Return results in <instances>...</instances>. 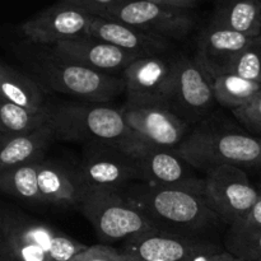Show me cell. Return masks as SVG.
I'll return each instance as SVG.
<instances>
[{
  "label": "cell",
  "mask_w": 261,
  "mask_h": 261,
  "mask_svg": "<svg viewBox=\"0 0 261 261\" xmlns=\"http://www.w3.org/2000/svg\"><path fill=\"white\" fill-rule=\"evenodd\" d=\"M122 193L155 229L166 233L209 240L206 233L223 224L200 193L142 181L132 184Z\"/></svg>",
  "instance_id": "obj_1"
},
{
  "label": "cell",
  "mask_w": 261,
  "mask_h": 261,
  "mask_svg": "<svg viewBox=\"0 0 261 261\" xmlns=\"http://www.w3.org/2000/svg\"><path fill=\"white\" fill-rule=\"evenodd\" d=\"M56 140L111 145L132 153L143 140L127 126L121 110L92 102L51 105Z\"/></svg>",
  "instance_id": "obj_2"
},
{
  "label": "cell",
  "mask_w": 261,
  "mask_h": 261,
  "mask_svg": "<svg viewBox=\"0 0 261 261\" xmlns=\"http://www.w3.org/2000/svg\"><path fill=\"white\" fill-rule=\"evenodd\" d=\"M27 61L31 70L40 79V84L79 101L107 103L125 92L122 78L65 60L56 55L53 47L41 46L38 50L31 51Z\"/></svg>",
  "instance_id": "obj_3"
},
{
  "label": "cell",
  "mask_w": 261,
  "mask_h": 261,
  "mask_svg": "<svg viewBox=\"0 0 261 261\" xmlns=\"http://www.w3.org/2000/svg\"><path fill=\"white\" fill-rule=\"evenodd\" d=\"M177 150L186 162L204 172L219 166L261 167V137L239 130L199 124Z\"/></svg>",
  "instance_id": "obj_4"
},
{
  "label": "cell",
  "mask_w": 261,
  "mask_h": 261,
  "mask_svg": "<svg viewBox=\"0 0 261 261\" xmlns=\"http://www.w3.org/2000/svg\"><path fill=\"white\" fill-rule=\"evenodd\" d=\"M78 209L88 219L97 236L107 242H126L155 231L149 219L122 191L87 190Z\"/></svg>",
  "instance_id": "obj_5"
},
{
  "label": "cell",
  "mask_w": 261,
  "mask_h": 261,
  "mask_svg": "<svg viewBox=\"0 0 261 261\" xmlns=\"http://www.w3.org/2000/svg\"><path fill=\"white\" fill-rule=\"evenodd\" d=\"M203 196L222 223L231 227L247 218L260 191L241 167L219 166L206 172Z\"/></svg>",
  "instance_id": "obj_6"
},
{
  "label": "cell",
  "mask_w": 261,
  "mask_h": 261,
  "mask_svg": "<svg viewBox=\"0 0 261 261\" xmlns=\"http://www.w3.org/2000/svg\"><path fill=\"white\" fill-rule=\"evenodd\" d=\"M214 102L213 78L198 59L173 61L168 109L188 125H199L206 119Z\"/></svg>",
  "instance_id": "obj_7"
},
{
  "label": "cell",
  "mask_w": 261,
  "mask_h": 261,
  "mask_svg": "<svg viewBox=\"0 0 261 261\" xmlns=\"http://www.w3.org/2000/svg\"><path fill=\"white\" fill-rule=\"evenodd\" d=\"M87 190L124 191L142 181L139 165L127 150L111 145H87L76 171Z\"/></svg>",
  "instance_id": "obj_8"
},
{
  "label": "cell",
  "mask_w": 261,
  "mask_h": 261,
  "mask_svg": "<svg viewBox=\"0 0 261 261\" xmlns=\"http://www.w3.org/2000/svg\"><path fill=\"white\" fill-rule=\"evenodd\" d=\"M101 18L117 20L168 40L186 37L195 25L188 10L173 9L149 0H122Z\"/></svg>",
  "instance_id": "obj_9"
},
{
  "label": "cell",
  "mask_w": 261,
  "mask_h": 261,
  "mask_svg": "<svg viewBox=\"0 0 261 261\" xmlns=\"http://www.w3.org/2000/svg\"><path fill=\"white\" fill-rule=\"evenodd\" d=\"M132 154L139 165L142 182L203 194L204 178L194 173L193 166L181 157L177 149L161 148L143 142Z\"/></svg>",
  "instance_id": "obj_10"
},
{
  "label": "cell",
  "mask_w": 261,
  "mask_h": 261,
  "mask_svg": "<svg viewBox=\"0 0 261 261\" xmlns=\"http://www.w3.org/2000/svg\"><path fill=\"white\" fill-rule=\"evenodd\" d=\"M94 15L58 2L22 23L19 31L31 45L56 46L88 35Z\"/></svg>",
  "instance_id": "obj_11"
},
{
  "label": "cell",
  "mask_w": 261,
  "mask_h": 261,
  "mask_svg": "<svg viewBox=\"0 0 261 261\" xmlns=\"http://www.w3.org/2000/svg\"><path fill=\"white\" fill-rule=\"evenodd\" d=\"M127 126L144 143L177 149L190 133V125L168 107L155 105H125L121 109Z\"/></svg>",
  "instance_id": "obj_12"
},
{
  "label": "cell",
  "mask_w": 261,
  "mask_h": 261,
  "mask_svg": "<svg viewBox=\"0 0 261 261\" xmlns=\"http://www.w3.org/2000/svg\"><path fill=\"white\" fill-rule=\"evenodd\" d=\"M173 61L145 56L130 64L122 73L127 103L167 106Z\"/></svg>",
  "instance_id": "obj_13"
},
{
  "label": "cell",
  "mask_w": 261,
  "mask_h": 261,
  "mask_svg": "<svg viewBox=\"0 0 261 261\" xmlns=\"http://www.w3.org/2000/svg\"><path fill=\"white\" fill-rule=\"evenodd\" d=\"M53 50L65 60L111 75L119 71L124 73L130 64L142 58L88 35L58 43L53 46Z\"/></svg>",
  "instance_id": "obj_14"
},
{
  "label": "cell",
  "mask_w": 261,
  "mask_h": 261,
  "mask_svg": "<svg viewBox=\"0 0 261 261\" xmlns=\"http://www.w3.org/2000/svg\"><path fill=\"white\" fill-rule=\"evenodd\" d=\"M211 242L155 229L125 242L122 255L126 261H189Z\"/></svg>",
  "instance_id": "obj_15"
},
{
  "label": "cell",
  "mask_w": 261,
  "mask_h": 261,
  "mask_svg": "<svg viewBox=\"0 0 261 261\" xmlns=\"http://www.w3.org/2000/svg\"><path fill=\"white\" fill-rule=\"evenodd\" d=\"M88 36L142 58L158 56L171 45L168 38L149 35L125 23L101 17L93 18L89 25Z\"/></svg>",
  "instance_id": "obj_16"
},
{
  "label": "cell",
  "mask_w": 261,
  "mask_h": 261,
  "mask_svg": "<svg viewBox=\"0 0 261 261\" xmlns=\"http://www.w3.org/2000/svg\"><path fill=\"white\" fill-rule=\"evenodd\" d=\"M254 37H247L234 31L211 24L199 37L196 59L212 78L224 74L232 59Z\"/></svg>",
  "instance_id": "obj_17"
},
{
  "label": "cell",
  "mask_w": 261,
  "mask_h": 261,
  "mask_svg": "<svg viewBox=\"0 0 261 261\" xmlns=\"http://www.w3.org/2000/svg\"><path fill=\"white\" fill-rule=\"evenodd\" d=\"M56 140L51 122L19 137L0 143V171L15 166L42 162L47 148Z\"/></svg>",
  "instance_id": "obj_18"
},
{
  "label": "cell",
  "mask_w": 261,
  "mask_h": 261,
  "mask_svg": "<svg viewBox=\"0 0 261 261\" xmlns=\"http://www.w3.org/2000/svg\"><path fill=\"white\" fill-rule=\"evenodd\" d=\"M38 185L43 203L59 205L78 206L87 191L76 172H69L61 166L51 162H40Z\"/></svg>",
  "instance_id": "obj_19"
},
{
  "label": "cell",
  "mask_w": 261,
  "mask_h": 261,
  "mask_svg": "<svg viewBox=\"0 0 261 261\" xmlns=\"http://www.w3.org/2000/svg\"><path fill=\"white\" fill-rule=\"evenodd\" d=\"M0 99L33 111H41L51 106L40 83L4 60L0 65Z\"/></svg>",
  "instance_id": "obj_20"
},
{
  "label": "cell",
  "mask_w": 261,
  "mask_h": 261,
  "mask_svg": "<svg viewBox=\"0 0 261 261\" xmlns=\"http://www.w3.org/2000/svg\"><path fill=\"white\" fill-rule=\"evenodd\" d=\"M211 23L257 37L261 35V0H224L217 7Z\"/></svg>",
  "instance_id": "obj_21"
},
{
  "label": "cell",
  "mask_w": 261,
  "mask_h": 261,
  "mask_svg": "<svg viewBox=\"0 0 261 261\" xmlns=\"http://www.w3.org/2000/svg\"><path fill=\"white\" fill-rule=\"evenodd\" d=\"M50 121L51 106L41 111H33L0 99V143L33 132Z\"/></svg>",
  "instance_id": "obj_22"
},
{
  "label": "cell",
  "mask_w": 261,
  "mask_h": 261,
  "mask_svg": "<svg viewBox=\"0 0 261 261\" xmlns=\"http://www.w3.org/2000/svg\"><path fill=\"white\" fill-rule=\"evenodd\" d=\"M38 166L40 163H30L0 171L2 190L8 195L22 200L43 203L38 185Z\"/></svg>",
  "instance_id": "obj_23"
},
{
  "label": "cell",
  "mask_w": 261,
  "mask_h": 261,
  "mask_svg": "<svg viewBox=\"0 0 261 261\" xmlns=\"http://www.w3.org/2000/svg\"><path fill=\"white\" fill-rule=\"evenodd\" d=\"M213 89L217 103L233 111L247 105L259 94L261 83L234 74H221L213 78Z\"/></svg>",
  "instance_id": "obj_24"
},
{
  "label": "cell",
  "mask_w": 261,
  "mask_h": 261,
  "mask_svg": "<svg viewBox=\"0 0 261 261\" xmlns=\"http://www.w3.org/2000/svg\"><path fill=\"white\" fill-rule=\"evenodd\" d=\"M224 247L241 261L261 260V227L241 222L227 229Z\"/></svg>",
  "instance_id": "obj_25"
},
{
  "label": "cell",
  "mask_w": 261,
  "mask_h": 261,
  "mask_svg": "<svg viewBox=\"0 0 261 261\" xmlns=\"http://www.w3.org/2000/svg\"><path fill=\"white\" fill-rule=\"evenodd\" d=\"M224 74H234L241 78L261 83V35L252 38L232 59Z\"/></svg>",
  "instance_id": "obj_26"
},
{
  "label": "cell",
  "mask_w": 261,
  "mask_h": 261,
  "mask_svg": "<svg viewBox=\"0 0 261 261\" xmlns=\"http://www.w3.org/2000/svg\"><path fill=\"white\" fill-rule=\"evenodd\" d=\"M88 247L89 246H87V245L81 244L71 237L58 232L53 244H51L48 256L53 261H70Z\"/></svg>",
  "instance_id": "obj_27"
},
{
  "label": "cell",
  "mask_w": 261,
  "mask_h": 261,
  "mask_svg": "<svg viewBox=\"0 0 261 261\" xmlns=\"http://www.w3.org/2000/svg\"><path fill=\"white\" fill-rule=\"evenodd\" d=\"M232 112L240 124L256 134V137H261V91L252 101Z\"/></svg>",
  "instance_id": "obj_28"
},
{
  "label": "cell",
  "mask_w": 261,
  "mask_h": 261,
  "mask_svg": "<svg viewBox=\"0 0 261 261\" xmlns=\"http://www.w3.org/2000/svg\"><path fill=\"white\" fill-rule=\"evenodd\" d=\"M70 261H126L122 252L106 246V245H96L89 246Z\"/></svg>",
  "instance_id": "obj_29"
},
{
  "label": "cell",
  "mask_w": 261,
  "mask_h": 261,
  "mask_svg": "<svg viewBox=\"0 0 261 261\" xmlns=\"http://www.w3.org/2000/svg\"><path fill=\"white\" fill-rule=\"evenodd\" d=\"M59 2L79 8L94 17H105L122 0H59Z\"/></svg>",
  "instance_id": "obj_30"
},
{
  "label": "cell",
  "mask_w": 261,
  "mask_h": 261,
  "mask_svg": "<svg viewBox=\"0 0 261 261\" xmlns=\"http://www.w3.org/2000/svg\"><path fill=\"white\" fill-rule=\"evenodd\" d=\"M189 261H241L234 257L231 252H228L224 247V245L217 244L212 241L208 246L204 247L203 250L191 256Z\"/></svg>",
  "instance_id": "obj_31"
},
{
  "label": "cell",
  "mask_w": 261,
  "mask_h": 261,
  "mask_svg": "<svg viewBox=\"0 0 261 261\" xmlns=\"http://www.w3.org/2000/svg\"><path fill=\"white\" fill-rule=\"evenodd\" d=\"M149 2L157 3V4L165 5V7L168 8H173V9L189 10L195 7L198 0H149Z\"/></svg>",
  "instance_id": "obj_32"
},
{
  "label": "cell",
  "mask_w": 261,
  "mask_h": 261,
  "mask_svg": "<svg viewBox=\"0 0 261 261\" xmlns=\"http://www.w3.org/2000/svg\"><path fill=\"white\" fill-rule=\"evenodd\" d=\"M244 222L245 223L250 224V226L261 227V190L256 204H255L254 208L251 209V212H250V214L247 216V218L245 219Z\"/></svg>",
  "instance_id": "obj_33"
},
{
  "label": "cell",
  "mask_w": 261,
  "mask_h": 261,
  "mask_svg": "<svg viewBox=\"0 0 261 261\" xmlns=\"http://www.w3.org/2000/svg\"><path fill=\"white\" fill-rule=\"evenodd\" d=\"M2 257L3 259H5L7 261H14L13 259H10V257H8V256H4V255H2Z\"/></svg>",
  "instance_id": "obj_34"
},
{
  "label": "cell",
  "mask_w": 261,
  "mask_h": 261,
  "mask_svg": "<svg viewBox=\"0 0 261 261\" xmlns=\"http://www.w3.org/2000/svg\"><path fill=\"white\" fill-rule=\"evenodd\" d=\"M2 261H7V260H5V259H3V257H2Z\"/></svg>",
  "instance_id": "obj_35"
},
{
  "label": "cell",
  "mask_w": 261,
  "mask_h": 261,
  "mask_svg": "<svg viewBox=\"0 0 261 261\" xmlns=\"http://www.w3.org/2000/svg\"><path fill=\"white\" fill-rule=\"evenodd\" d=\"M257 261H261V260H257Z\"/></svg>",
  "instance_id": "obj_36"
}]
</instances>
